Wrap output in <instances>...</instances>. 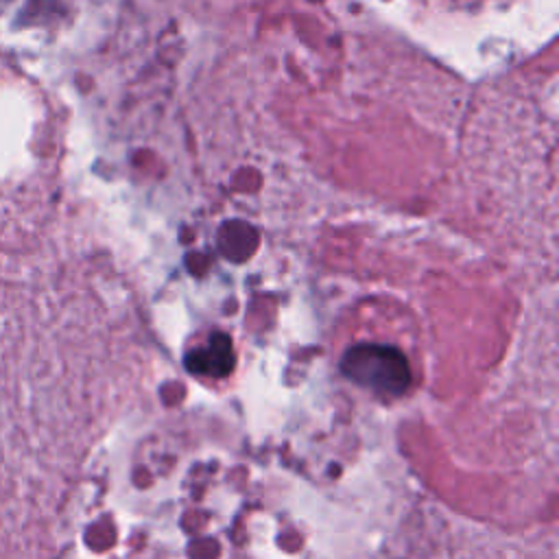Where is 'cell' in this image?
<instances>
[{"label": "cell", "mask_w": 559, "mask_h": 559, "mask_svg": "<svg viewBox=\"0 0 559 559\" xmlns=\"http://www.w3.org/2000/svg\"><path fill=\"white\" fill-rule=\"evenodd\" d=\"M345 371L360 384L386 395L402 393L408 382L404 358L382 347L354 349L345 360Z\"/></svg>", "instance_id": "obj_1"}]
</instances>
